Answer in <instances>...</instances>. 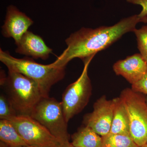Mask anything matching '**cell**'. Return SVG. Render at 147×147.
Segmentation results:
<instances>
[{"instance_id":"obj_18","label":"cell","mask_w":147,"mask_h":147,"mask_svg":"<svg viewBox=\"0 0 147 147\" xmlns=\"http://www.w3.org/2000/svg\"><path fill=\"white\" fill-rule=\"evenodd\" d=\"M131 89L134 92L147 95V72L142 79L131 85Z\"/></svg>"},{"instance_id":"obj_24","label":"cell","mask_w":147,"mask_h":147,"mask_svg":"<svg viewBox=\"0 0 147 147\" xmlns=\"http://www.w3.org/2000/svg\"><path fill=\"white\" fill-rule=\"evenodd\" d=\"M140 147H147V144H146L144 145V146H142Z\"/></svg>"},{"instance_id":"obj_25","label":"cell","mask_w":147,"mask_h":147,"mask_svg":"<svg viewBox=\"0 0 147 147\" xmlns=\"http://www.w3.org/2000/svg\"><path fill=\"white\" fill-rule=\"evenodd\" d=\"M146 103L147 104V96H146Z\"/></svg>"},{"instance_id":"obj_21","label":"cell","mask_w":147,"mask_h":147,"mask_svg":"<svg viewBox=\"0 0 147 147\" xmlns=\"http://www.w3.org/2000/svg\"><path fill=\"white\" fill-rule=\"evenodd\" d=\"M140 22H143L144 23H147V16L140 18Z\"/></svg>"},{"instance_id":"obj_1","label":"cell","mask_w":147,"mask_h":147,"mask_svg":"<svg viewBox=\"0 0 147 147\" xmlns=\"http://www.w3.org/2000/svg\"><path fill=\"white\" fill-rule=\"evenodd\" d=\"M140 22L138 15L121 19L111 26H101L96 29L83 28L73 33L65 40L67 47L53 63L52 66L65 67L71 60H82L94 56L120 39L124 34L134 32Z\"/></svg>"},{"instance_id":"obj_8","label":"cell","mask_w":147,"mask_h":147,"mask_svg":"<svg viewBox=\"0 0 147 147\" xmlns=\"http://www.w3.org/2000/svg\"><path fill=\"white\" fill-rule=\"evenodd\" d=\"M114 109V100H108L102 96L94 103L93 110L84 117L83 123L101 137L110 133Z\"/></svg>"},{"instance_id":"obj_4","label":"cell","mask_w":147,"mask_h":147,"mask_svg":"<svg viewBox=\"0 0 147 147\" xmlns=\"http://www.w3.org/2000/svg\"><path fill=\"white\" fill-rule=\"evenodd\" d=\"M30 116L45 127L61 144L69 142L68 123L65 118L61 102L53 98L42 97Z\"/></svg>"},{"instance_id":"obj_5","label":"cell","mask_w":147,"mask_h":147,"mask_svg":"<svg viewBox=\"0 0 147 147\" xmlns=\"http://www.w3.org/2000/svg\"><path fill=\"white\" fill-rule=\"evenodd\" d=\"M120 97L126 107L130 137L139 147L147 144V104L144 94L126 88Z\"/></svg>"},{"instance_id":"obj_6","label":"cell","mask_w":147,"mask_h":147,"mask_svg":"<svg viewBox=\"0 0 147 147\" xmlns=\"http://www.w3.org/2000/svg\"><path fill=\"white\" fill-rule=\"evenodd\" d=\"M94 56L83 60L84 67L82 74L76 82L67 86L63 94L61 103L65 118L67 123L82 112L89 101L92 86L88 75V68Z\"/></svg>"},{"instance_id":"obj_10","label":"cell","mask_w":147,"mask_h":147,"mask_svg":"<svg viewBox=\"0 0 147 147\" xmlns=\"http://www.w3.org/2000/svg\"><path fill=\"white\" fill-rule=\"evenodd\" d=\"M113 70L132 84L142 79L147 72V63L140 54L129 56L114 64Z\"/></svg>"},{"instance_id":"obj_7","label":"cell","mask_w":147,"mask_h":147,"mask_svg":"<svg viewBox=\"0 0 147 147\" xmlns=\"http://www.w3.org/2000/svg\"><path fill=\"white\" fill-rule=\"evenodd\" d=\"M29 146L60 147L61 143L41 124L30 116L18 115L9 121Z\"/></svg>"},{"instance_id":"obj_22","label":"cell","mask_w":147,"mask_h":147,"mask_svg":"<svg viewBox=\"0 0 147 147\" xmlns=\"http://www.w3.org/2000/svg\"><path fill=\"white\" fill-rule=\"evenodd\" d=\"M0 147H9L6 144H5L3 142H0Z\"/></svg>"},{"instance_id":"obj_11","label":"cell","mask_w":147,"mask_h":147,"mask_svg":"<svg viewBox=\"0 0 147 147\" xmlns=\"http://www.w3.org/2000/svg\"><path fill=\"white\" fill-rule=\"evenodd\" d=\"M16 45V53L34 59L46 60L53 53V50L46 45L41 37L29 31L22 36Z\"/></svg>"},{"instance_id":"obj_9","label":"cell","mask_w":147,"mask_h":147,"mask_svg":"<svg viewBox=\"0 0 147 147\" xmlns=\"http://www.w3.org/2000/svg\"><path fill=\"white\" fill-rule=\"evenodd\" d=\"M33 23L32 19L16 7L9 5L7 10L4 24L2 27V32L5 37L12 38L16 45Z\"/></svg>"},{"instance_id":"obj_19","label":"cell","mask_w":147,"mask_h":147,"mask_svg":"<svg viewBox=\"0 0 147 147\" xmlns=\"http://www.w3.org/2000/svg\"><path fill=\"white\" fill-rule=\"evenodd\" d=\"M127 2L141 6L142 10L139 14V18H142L147 16V0H126Z\"/></svg>"},{"instance_id":"obj_14","label":"cell","mask_w":147,"mask_h":147,"mask_svg":"<svg viewBox=\"0 0 147 147\" xmlns=\"http://www.w3.org/2000/svg\"><path fill=\"white\" fill-rule=\"evenodd\" d=\"M0 139L9 147L28 146L9 121H0Z\"/></svg>"},{"instance_id":"obj_15","label":"cell","mask_w":147,"mask_h":147,"mask_svg":"<svg viewBox=\"0 0 147 147\" xmlns=\"http://www.w3.org/2000/svg\"><path fill=\"white\" fill-rule=\"evenodd\" d=\"M103 146L108 147H139L130 135L108 134L102 137Z\"/></svg>"},{"instance_id":"obj_3","label":"cell","mask_w":147,"mask_h":147,"mask_svg":"<svg viewBox=\"0 0 147 147\" xmlns=\"http://www.w3.org/2000/svg\"><path fill=\"white\" fill-rule=\"evenodd\" d=\"M4 86L10 100L18 115L30 116L42 96L33 80L16 71L8 70Z\"/></svg>"},{"instance_id":"obj_2","label":"cell","mask_w":147,"mask_h":147,"mask_svg":"<svg viewBox=\"0 0 147 147\" xmlns=\"http://www.w3.org/2000/svg\"><path fill=\"white\" fill-rule=\"evenodd\" d=\"M0 61L8 70L24 74L34 81L39 87L43 97H49L51 88L63 79L65 67L58 68L51 64L37 63L28 57L18 59L12 57L7 51L0 50Z\"/></svg>"},{"instance_id":"obj_26","label":"cell","mask_w":147,"mask_h":147,"mask_svg":"<svg viewBox=\"0 0 147 147\" xmlns=\"http://www.w3.org/2000/svg\"><path fill=\"white\" fill-rule=\"evenodd\" d=\"M102 147H108L105 146H103Z\"/></svg>"},{"instance_id":"obj_23","label":"cell","mask_w":147,"mask_h":147,"mask_svg":"<svg viewBox=\"0 0 147 147\" xmlns=\"http://www.w3.org/2000/svg\"><path fill=\"white\" fill-rule=\"evenodd\" d=\"M21 147H35V146H22Z\"/></svg>"},{"instance_id":"obj_13","label":"cell","mask_w":147,"mask_h":147,"mask_svg":"<svg viewBox=\"0 0 147 147\" xmlns=\"http://www.w3.org/2000/svg\"><path fill=\"white\" fill-rule=\"evenodd\" d=\"M71 140V144L76 147H103L102 137L85 125L72 135Z\"/></svg>"},{"instance_id":"obj_20","label":"cell","mask_w":147,"mask_h":147,"mask_svg":"<svg viewBox=\"0 0 147 147\" xmlns=\"http://www.w3.org/2000/svg\"><path fill=\"white\" fill-rule=\"evenodd\" d=\"M60 147H76L74 146L71 144V143H70L69 142H65V143H62L61 144Z\"/></svg>"},{"instance_id":"obj_16","label":"cell","mask_w":147,"mask_h":147,"mask_svg":"<svg viewBox=\"0 0 147 147\" xmlns=\"http://www.w3.org/2000/svg\"><path fill=\"white\" fill-rule=\"evenodd\" d=\"M18 116L7 96L1 94L0 96V119L10 121Z\"/></svg>"},{"instance_id":"obj_17","label":"cell","mask_w":147,"mask_h":147,"mask_svg":"<svg viewBox=\"0 0 147 147\" xmlns=\"http://www.w3.org/2000/svg\"><path fill=\"white\" fill-rule=\"evenodd\" d=\"M134 32L137 37L138 48L140 54L147 63V25L135 29Z\"/></svg>"},{"instance_id":"obj_12","label":"cell","mask_w":147,"mask_h":147,"mask_svg":"<svg viewBox=\"0 0 147 147\" xmlns=\"http://www.w3.org/2000/svg\"><path fill=\"white\" fill-rule=\"evenodd\" d=\"M113 100L114 113L112 126L109 133L130 135L129 119L123 100L120 96L113 98Z\"/></svg>"}]
</instances>
